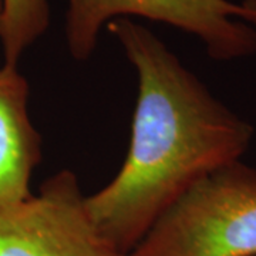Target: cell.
Instances as JSON below:
<instances>
[{
  "mask_svg": "<svg viewBox=\"0 0 256 256\" xmlns=\"http://www.w3.org/2000/svg\"><path fill=\"white\" fill-rule=\"evenodd\" d=\"M107 28L138 77L130 146L117 175L87 196L100 230L127 256L192 185L240 161L254 127L220 101L146 26Z\"/></svg>",
  "mask_w": 256,
  "mask_h": 256,
  "instance_id": "obj_1",
  "label": "cell"
},
{
  "mask_svg": "<svg viewBox=\"0 0 256 256\" xmlns=\"http://www.w3.org/2000/svg\"><path fill=\"white\" fill-rule=\"evenodd\" d=\"M127 256H256V170L236 161L204 176Z\"/></svg>",
  "mask_w": 256,
  "mask_h": 256,
  "instance_id": "obj_2",
  "label": "cell"
},
{
  "mask_svg": "<svg viewBox=\"0 0 256 256\" xmlns=\"http://www.w3.org/2000/svg\"><path fill=\"white\" fill-rule=\"evenodd\" d=\"M126 16L165 23L198 37L218 62L256 54V0H68L66 40L72 57L88 60L106 23Z\"/></svg>",
  "mask_w": 256,
  "mask_h": 256,
  "instance_id": "obj_3",
  "label": "cell"
},
{
  "mask_svg": "<svg viewBox=\"0 0 256 256\" xmlns=\"http://www.w3.org/2000/svg\"><path fill=\"white\" fill-rule=\"evenodd\" d=\"M0 256H124L92 220L77 175L63 170L37 195L0 205Z\"/></svg>",
  "mask_w": 256,
  "mask_h": 256,
  "instance_id": "obj_4",
  "label": "cell"
},
{
  "mask_svg": "<svg viewBox=\"0 0 256 256\" xmlns=\"http://www.w3.org/2000/svg\"><path fill=\"white\" fill-rule=\"evenodd\" d=\"M28 82L18 66L0 67V205L32 195L30 181L42 161V137L28 114Z\"/></svg>",
  "mask_w": 256,
  "mask_h": 256,
  "instance_id": "obj_5",
  "label": "cell"
},
{
  "mask_svg": "<svg viewBox=\"0 0 256 256\" xmlns=\"http://www.w3.org/2000/svg\"><path fill=\"white\" fill-rule=\"evenodd\" d=\"M48 24L47 0H3L0 43L4 64L18 66L22 54L44 34Z\"/></svg>",
  "mask_w": 256,
  "mask_h": 256,
  "instance_id": "obj_6",
  "label": "cell"
},
{
  "mask_svg": "<svg viewBox=\"0 0 256 256\" xmlns=\"http://www.w3.org/2000/svg\"><path fill=\"white\" fill-rule=\"evenodd\" d=\"M2 18H3V0H0V28H2Z\"/></svg>",
  "mask_w": 256,
  "mask_h": 256,
  "instance_id": "obj_7",
  "label": "cell"
}]
</instances>
